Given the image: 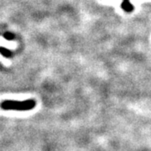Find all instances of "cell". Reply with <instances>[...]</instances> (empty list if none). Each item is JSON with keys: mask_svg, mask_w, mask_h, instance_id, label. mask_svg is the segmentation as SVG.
Instances as JSON below:
<instances>
[{"mask_svg": "<svg viewBox=\"0 0 151 151\" xmlns=\"http://www.w3.org/2000/svg\"><path fill=\"white\" fill-rule=\"evenodd\" d=\"M36 106L35 99H28L24 101L17 100H4L1 103L3 110H14V111H29Z\"/></svg>", "mask_w": 151, "mask_h": 151, "instance_id": "1", "label": "cell"}, {"mask_svg": "<svg viewBox=\"0 0 151 151\" xmlns=\"http://www.w3.org/2000/svg\"><path fill=\"white\" fill-rule=\"evenodd\" d=\"M120 7L126 13H132L133 11L134 10V7L130 3L129 0H123Z\"/></svg>", "mask_w": 151, "mask_h": 151, "instance_id": "2", "label": "cell"}, {"mask_svg": "<svg viewBox=\"0 0 151 151\" xmlns=\"http://www.w3.org/2000/svg\"><path fill=\"white\" fill-rule=\"evenodd\" d=\"M0 51H1V54L3 56H4V57H7V58H9L12 56V51L9 50V49H6L5 47H4V46H2L1 49H0Z\"/></svg>", "mask_w": 151, "mask_h": 151, "instance_id": "3", "label": "cell"}, {"mask_svg": "<svg viewBox=\"0 0 151 151\" xmlns=\"http://www.w3.org/2000/svg\"><path fill=\"white\" fill-rule=\"evenodd\" d=\"M3 36H4V39H6L7 40H13L15 38L14 34H13L12 32H9V31L4 33Z\"/></svg>", "mask_w": 151, "mask_h": 151, "instance_id": "4", "label": "cell"}]
</instances>
